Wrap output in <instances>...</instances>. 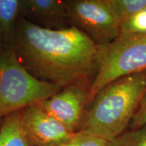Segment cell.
<instances>
[{
  "label": "cell",
  "instance_id": "cell-1",
  "mask_svg": "<svg viewBox=\"0 0 146 146\" xmlns=\"http://www.w3.org/2000/svg\"><path fill=\"white\" fill-rule=\"evenodd\" d=\"M12 49L31 75L62 89L96 74L98 45L74 27L50 30L20 16Z\"/></svg>",
  "mask_w": 146,
  "mask_h": 146
},
{
  "label": "cell",
  "instance_id": "cell-2",
  "mask_svg": "<svg viewBox=\"0 0 146 146\" xmlns=\"http://www.w3.org/2000/svg\"><path fill=\"white\" fill-rule=\"evenodd\" d=\"M146 93V70L122 76L98 93L79 131L110 141L122 133Z\"/></svg>",
  "mask_w": 146,
  "mask_h": 146
},
{
  "label": "cell",
  "instance_id": "cell-3",
  "mask_svg": "<svg viewBox=\"0 0 146 146\" xmlns=\"http://www.w3.org/2000/svg\"><path fill=\"white\" fill-rule=\"evenodd\" d=\"M62 89L34 77L19 62L12 49L0 47V123L12 113L46 100Z\"/></svg>",
  "mask_w": 146,
  "mask_h": 146
},
{
  "label": "cell",
  "instance_id": "cell-4",
  "mask_svg": "<svg viewBox=\"0 0 146 146\" xmlns=\"http://www.w3.org/2000/svg\"><path fill=\"white\" fill-rule=\"evenodd\" d=\"M146 70V33L120 35L98 46V69L89 92L91 103L102 89L122 76Z\"/></svg>",
  "mask_w": 146,
  "mask_h": 146
},
{
  "label": "cell",
  "instance_id": "cell-5",
  "mask_svg": "<svg viewBox=\"0 0 146 146\" xmlns=\"http://www.w3.org/2000/svg\"><path fill=\"white\" fill-rule=\"evenodd\" d=\"M67 18L74 27L88 36L98 46L117 39L121 25L104 0H66Z\"/></svg>",
  "mask_w": 146,
  "mask_h": 146
},
{
  "label": "cell",
  "instance_id": "cell-6",
  "mask_svg": "<svg viewBox=\"0 0 146 146\" xmlns=\"http://www.w3.org/2000/svg\"><path fill=\"white\" fill-rule=\"evenodd\" d=\"M89 92L85 84L70 85L37 104L68 131L76 133L83 125V110L89 102Z\"/></svg>",
  "mask_w": 146,
  "mask_h": 146
},
{
  "label": "cell",
  "instance_id": "cell-7",
  "mask_svg": "<svg viewBox=\"0 0 146 146\" xmlns=\"http://www.w3.org/2000/svg\"><path fill=\"white\" fill-rule=\"evenodd\" d=\"M21 125L31 146H57L68 141L75 134L47 114L37 103L22 110Z\"/></svg>",
  "mask_w": 146,
  "mask_h": 146
},
{
  "label": "cell",
  "instance_id": "cell-8",
  "mask_svg": "<svg viewBox=\"0 0 146 146\" xmlns=\"http://www.w3.org/2000/svg\"><path fill=\"white\" fill-rule=\"evenodd\" d=\"M20 16L36 26L50 30L70 27L65 1L21 0Z\"/></svg>",
  "mask_w": 146,
  "mask_h": 146
},
{
  "label": "cell",
  "instance_id": "cell-9",
  "mask_svg": "<svg viewBox=\"0 0 146 146\" xmlns=\"http://www.w3.org/2000/svg\"><path fill=\"white\" fill-rule=\"evenodd\" d=\"M21 0H0V47L12 49Z\"/></svg>",
  "mask_w": 146,
  "mask_h": 146
},
{
  "label": "cell",
  "instance_id": "cell-10",
  "mask_svg": "<svg viewBox=\"0 0 146 146\" xmlns=\"http://www.w3.org/2000/svg\"><path fill=\"white\" fill-rule=\"evenodd\" d=\"M0 146H31L21 125V110L6 116L0 126Z\"/></svg>",
  "mask_w": 146,
  "mask_h": 146
},
{
  "label": "cell",
  "instance_id": "cell-11",
  "mask_svg": "<svg viewBox=\"0 0 146 146\" xmlns=\"http://www.w3.org/2000/svg\"><path fill=\"white\" fill-rule=\"evenodd\" d=\"M104 1L121 26L146 8V0Z\"/></svg>",
  "mask_w": 146,
  "mask_h": 146
},
{
  "label": "cell",
  "instance_id": "cell-12",
  "mask_svg": "<svg viewBox=\"0 0 146 146\" xmlns=\"http://www.w3.org/2000/svg\"><path fill=\"white\" fill-rule=\"evenodd\" d=\"M109 146H146V125L122 133L110 141Z\"/></svg>",
  "mask_w": 146,
  "mask_h": 146
},
{
  "label": "cell",
  "instance_id": "cell-13",
  "mask_svg": "<svg viewBox=\"0 0 146 146\" xmlns=\"http://www.w3.org/2000/svg\"><path fill=\"white\" fill-rule=\"evenodd\" d=\"M110 141L100 137L78 131L68 141L57 146H109Z\"/></svg>",
  "mask_w": 146,
  "mask_h": 146
},
{
  "label": "cell",
  "instance_id": "cell-14",
  "mask_svg": "<svg viewBox=\"0 0 146 146\" xmlns=\"http://www.w3.org/2000/svg\"><path fill=\"white\" fill-rule=\"evenodd\" d=\"M146 33V8L121 26L120 35Z\"/></svg>",
  "mask_w": 146,
  "mask_h": 146
},
{
  "label": "cell",
  "instance_id": "cell-15",
  "mask_svg": "<svg viewBox=\"0 0 146 146\" xmlns=\"http://www.w3.org/2000/svg\"><path fill=\"white\" fill-rule=\"evenodd\" d=\"M146 125V93L141 101L138 109L131 122L133 129H138Z\"/></svg>",
  "mask_w": 146,
  "mask_h": 146
}]
</instances>
